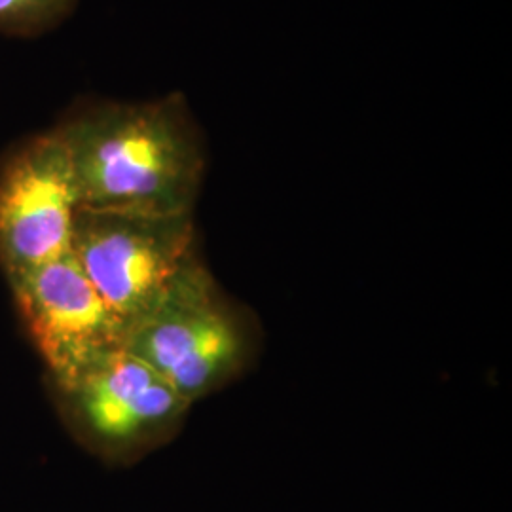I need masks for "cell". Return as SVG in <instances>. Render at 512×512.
Masks as SVG:
<instances>
[{"label": "cell", "mask_w": 512, "mask_h": 512, "mask_svg": "<svg viewBox=\"0 0 512 512\" xmlns=\"http://www.w3.org/2000/svg\"><path fill=\"white\" fill-rule=\"evenodd\" d=\"M71 253L128 336L196 255L194 220L78 209Z\"/></svg>", "instance_id": "2"}, {"label": "cell", "mask_w": 512, "mask_h": 512, "mask_svg": "<svg viewBox=\"0 0 512 512\" xmlns=\"http://www.w3.org/2000/svg\"><path fill=\"white\" fill-rule=\"evenodd\" d=\"M54 128L71 158L80 209L192 215L205 150L183 95L78 105Z\"/></svg>", "instance_id": "1"}, {"label": "cell", "mask_w": 512, "mask_h": 512, "mask_svg": "<svg viewBox=\"0 0 512 512\" xmlns=\"http://www.w3.org/2000/svg\"><path fill=\"white\" fill-rule=\"evenodd\" d=\"M124 348L152 366L192 404L245 361V334L198 253L158 306L129 330Z\"/></svg>", "instance_id": "3"}, {"label": "cell", "mask_w": 512, "mask_h": 512, "mask_svg": "<svg viewBox=\"0 0 512 512\" xmlns=\"http://www.w3.org/2000/svg\"><path fill=\"white\" fill-rule=\"evenodd\" d=\"M50 384L124 348V330L71 251L8 281Z\"/></svg>", "instance_id": "6"}, {"label": "cell", "mask_w": 512, "mask_h": 512, "mask_svg": "<svg viewBox=\"0 0 512 512\" xmlns=\"http://www.w3.org/2000/svg\"><path fill=\"white\" fill-rule=\"evenodd\" d=\"M78 0H0V37L37 38L71 18Z\"/></svg>", "instance_id": "7"}, {"label": "cell", "mask_w": 512, "mask_h": 512, "mask_svg": "<svg viewBox=\"0 0 512 512\" xmlns=\"http://www.w3.org/2000/svg\"><path fill=\"white\" fill-rule=\"evenodd\" d=\"M52 387L74 437L110 461L137 458L167 439L190 408L152 366L126 348Z\"/></svg>", "instance_id": "4"}, {"label": "cell", "mask_w": 512, "mask_h": 512, "mask_svg": "<svg viewBox=\"0 0 512 512\" xmlns=\"http://www.w3.org/2000/svg\"><path fill=\"white\" fill-rule=\"evenodd\" d=\"M80 209L73 165L55 128L0 158V268L8 281L71 251Z\"/></svg>", "instance_id": "5"}]
</instances>
